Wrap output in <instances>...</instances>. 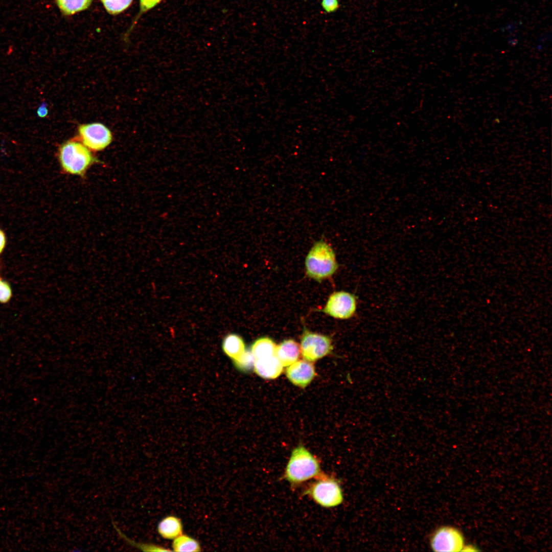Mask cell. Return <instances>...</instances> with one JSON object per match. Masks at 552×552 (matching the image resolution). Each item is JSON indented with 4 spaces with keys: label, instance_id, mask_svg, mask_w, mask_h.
Returning <instances> with one entry per match:
<instances>
[{
    "label": "cell",
    "instance_id": "obj_12",
    "mask_svg": "<svg viewBox=\"0 0 552 552\" xmlns=\"http://www.w3.org/2000/svg\"><path fill=\"white\" fill-rule=\"evenodd\" d=\"M157 531L163 538L173 540L182 534L183 525L181 520L175 516H167L158 524Z\"/></svg>",
    "mask_w": 552,
    "mask_h": 552
},
{
    "label": "cell",
    "instance_id": "obj_4",
    "mask_svg": "<svg viewBox=\"0 0 552 552\" xmlns=\"http://www.w3.org/2000/svg\"><path fill=\"white\" fill-rule=\"evenodd\" d=\"M314 501L325 508L340 504L343 500L342 491L338 482L333 478L321 474L305 491Z\"/></svg>",
    "mask_w": 552,
    "mask_h": 552
},
{
    "label": "cell",
    "instance_id": "obj_13",
    "mask_svg": "<svg viewBox=\"0 0 552 552\" xmlns=\"http://www.w3.org/2000/svg\"><path fill=\"white\" fill-rule=\"evenodd\" d=\"M222 349L225 355L232 360L238 357L246 350L243 338L235 333L228 334L224 337Z\"/></svg>",
    "mask_w": 552,
    "mask_h": 552
},
{
    "label": "cell",
    "instance_id": "obj_7",
    "mask_svg": "<svg viewBox=\"0 0 552 552\" xmlns=\"http://www.w3.org/2000/svg\"><path fill=\"white\" fill-rule=\"evenodd\" d=\"M78 132L82 143L92 151L102 150L112 141L111 131L100 123L81 125L79 127Z\"/></svg>",
    "mask_w": 552,
    "mask_h": 552
},
{
    "label": "cell",
    "instance_id": "obj_21",
    "mask_svg": "<svg viewBox=\"0 0 552 552\" xmlns=\"http://www.w3.org/2000/svg\"><path fill=\"white\" fill-rule=\"evenodd\" d=\"M12 296V288L10 283L0 276V303H8Z\"/></svg>",
    "mask_w": 552,
    "mask_h": 552
},
{
    "label": "cell",
    "instance_id": "obj_23",
    "mask_svg": "<svg viewBox=\"0 0 552 552\" xmlns=\"http://www.w3.org/2000/svg\"><path fill=\"white\" fill-rule=\"evenodd\" d=\"M7 243V237L5 231L0 228V256L4 252Z\"/></svg>",
    "mask_w": 552,
    "mask_h": 552
},
{
    "label": "cell",
    "instance_id": "obj_3",
    "mask_svg": "<svg viewBox=\"0 0 552 552\" xmlns=\"http://www.w3.org/2000/svg\"><path fill=\"white\" fill-rule=\"evenodd\" d=\"M58 159L63 171L83 176L95 159L82 143L70 140L63 143L58 151Z\"/></svg>",
    "mask_w": 552,
    "mask_h": 552
},
{
    "label": "cell",
    "instance_id": "obj_2",
    "mask_svg": "<svg viewBox=\"0 0 552 552\" xmlns=\"http://www.w3.org/2000/svg\"><path fill=\"white\" fill-rule=\"evenodd\" d=\"M305 267L308 276L319 281L333 275L338 265L331 246L320 240L315 243L308 252Z\"/></svg>",
    "mask_w": 552,
    "mask_h": 552
},
{
    "label": "cell",
    "instance_id": "obj_19",
    "mask_svg": "<svg viewBox=\"0 0 552 552\" xmlns=\"http://www.w3.org/2000/svg\"><path fill=\"white\" fill-rule=\"evenodd\" d=\"M114 526L116 530L119 533V534L123 537V538L125 539L126 541L128 543H129L130 545H131L132 546L138 547L139 548L141 549V550H142L143 551H170V550H169V549H166L163 547H162V546H158V545H155V544H153L136 543V542L130 540V539H128L125 535H124L122 533H121V532L120 531V530L118 529L117 528V527H116V526L115 525H114Z\"/></svg>",
    "mask_w": 552,
    "mask_h": 552
},
{
    "label": "cell",
    "instance_id": "obj_14",
    "mask_svg": "<svg viewBox=\"0 0 552 552\" xmlns=\"http://www.w3.org/2000/svg\"><path fill=\"white\" fill-rule=\"evenodd\" d=\"M277 345L269 337H262L251 344L250 351L255 359L275 355Z\"/></svg>",
    "mask_w": 552,
    "mask_h": 552
},
{
    "label": "cell",
    "instance_id": "obj_5",
    "mask_svg": "<svg viewBox=\"0 0 552 552\" xmlns=\"http://www.w3.org/2000/svg\"><path fill=\"white\" fill-rule=\"evenodd\" d=\"M301 352L304 358L314 361L331 353L333 345L331 338L326 335L305 330L301 341Z\"/></svg>",
    "mask_w": 552,
    "mask_h": 552
},
{
    "label": "cell",
    "instance_id": "obj_15",
    "mask_svg": "<svg viewBox=\"0 0 552 552\" xmlns=\"http://www.w3.org/2000/svg\"><path fill=\"white\" fill-rule=\"evenodd\" d=\"M56 4L65 15H71L87 9L93 0H55Z\"/></svg>",
    "mask_w": 552,
    "mask_h": 552
},
{
    "label": "cell",
    "instance_id": "obj_22",
    "mask_svg": "<svg viewBox=\"0 0 552 552\" xmlns=\"http://www.w3.org/2000/svg\"><path fill=\"white\" fill-rule=\"evenodd\" d=\"M320 6L324 12L330 14L339 9L340 3L339 0H321Z\"/></svg>",
    "mask_w": 552,
    "mask_h": 552
},
{
    "label": "cell",
    "instance_id": "obj_11",
    "mask_svg": "<svg viewBox=\"0 0 552 552\" xmlns=\"http://www.w3.org/2000/svg\"><path fill=\"white\" fill-rule=\"evenodd\" d=\"M301 348L294 340H284L276 348L275 354L284 366H288L297 360Z\"/></svg>",
    "mask_w": 552,
    "mask_h": 552
},
{
    "label": "cell",
    "instance_id": "obj_9",
    "mask_svg": "<svg viewBox=\"0 0 552 552\" xmlns=\"http://www.w3.org/2000/svg\"><path fill=\"white\" fill-rule=\"evenodd\" d=\"M286 374L292 383L304 388L313 379L315 372L314 365L310 361L297 360L288 366Z\"/></svg>",
    "mask_w": 552,
    "mask_h": 552
},
{
    "label": "cell",
    "instance_id": "obj_6",
    "mask_svg": "<svg viewBox=\"0 0 552 552\" xmlns=\"http://www.w3.org/2000/svg\"><path fill=\"white\" fill-rule=\"evenodd\" d=\"M356 296L344 291H336L329 297L323 312L340 319L352 318L357 310Z\"/></svg>",
    "mask_w": 552,
    "mask_h": 552
},
{
    "label": "cell",
    "instance_id": "obj_1",
    "mask_svg": "<svg viewBox=\"0 0 552 552\" xmlns=\"http://www.w3.org/2000/svg\"><path fill=\"white\" fill-rule=\"evenodd\" d=\"M321 474L318 460L304 446H298L292 450L284 473L286 480L298 485Z\"/></svg>",
    "mask_w": 552,
    "mask_h": 552
},
{
    "label": "cell",
    "instance_id": "obj_17",
    "mask_svg": "<svg viewBox=\"0 0 552 552\" xmlns=\"http://www.w3.org/2000/svg\"><path fill=\"white\" fill-rule=\"evenodd\" d=\"M255 358L250 350H246L240 356L233 360L235 367L242 372H248L254 369Z\"/></svg>",
    "mask_w": 552,
    "mask_h": 552
},
{
    "label": "cell",
    "instance_id": "obj_16",
    "mask_svg": "<svg viewBox=\"0 0 552 552\" xmlns=\"http://www.w3.org/2000/svg\"><path fill=\"white\" fill-rule=\"evenodd\" d=\"M172 548L175 551H201V546L196 539L182 534L173 539Z\"/></svg>",
    "mask_w": 552,
    "mask_h": 552
},
{
    "label": "cell",
    "instance_id": "obj_18",
    "mask_svg": "<svg viewBox=\"0 0 552 552\" xmlns=\"http://www.w3.org/2000/svg\"><path fill=\"white\" fill-rule=\"evenodd\" d=\"M107 12L116 15L124 11L131 4L133 0H100Z\"/></svg>",
    "mask_w": 552,
    "mask_h": 552
},
{
    "label": "cell",
    "instance_id": "obj_10",
    "mask_svg": "<svg viewBox=\"0 0 552 552\" xmlns=\"http://www.w3.org/2000/svg\"><path fill=\"white\" fill-rule=\"evenodd\" d=\"M283 366L275 355L256 359L254 369L256 373L265 379H275L283 371Z\"/></svg>",
    "mask_w": 552,
    "mask_h": 552
},
{
    "label": "cell",
    "instance_id": "obj_20",
    "mask_svg": "<svg viewBox=\"0 0 552 552\" xmlns=\"http://www.w3.org/2000/svg\"><path fill=\"white\" fill-rule=\"evenodd\" d=\"M163 0H140V10L138 14L133 20V23L129 28L127 33H129L136 24L137 20L145 13L153 9L159 4Z\"/></svg>",
    "mask_w": 552,
    "mask_h": 552
},
{
    "label": "cell",
    "instance_id": "obj_8",
    "mask_svg": "<svg viewBox=\"0 0 552 552\" xmlns=\"http://www.w3.org/2000/svg\"><path fill=\"white\" fill-rule=\"evenodd\" d=\"M430 545L434 551H459L464 548V539L456 528L445 526L434 532L431 538Z\"/></svg>",
    "mask_w": 552,
    "mask_h": 552
},
{
    "label": "cell",
    "instance_id": "obj_24",
    "mask_svg": "<svg viewBox=\"0 0 552 552\" xmlns=\"http://www.w3.org/2000/svg\"><path fill=\"white\" fill-rule=\"evenodd\" d=\"M48 109L45 103H42L37 109V116L40 118L46 117L48 114Z\"/></svg>",
    "mask_w": 552,
    "mask_h": 552
}]
</instances>
